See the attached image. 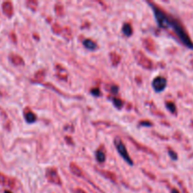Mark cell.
I'll list each match as a JSON object with an SVG mask.
<instances>
[{"instance_id": "obj_1", "label": "cell", "mask_w": 193, "mask_h": 193, "mask_svg": "<svg viewBox=\"0 0 193 193\" xmlns=\"http://www.w3.org/2000/svg\"><path fill=\"white\" fill-rule=\"evenodd\" d=\"M148 4L153 9L155 18L160 29L169 31L175 39L178 40L179 43H181L186 47L193 50V42L190 39V36L188 35L182 22L178 18L162 10L161 7L157 6L154 2L148 1Z\"/></svg>"}, {"instance_id": "obj_2", "label": "cell", "mask_w": 193, "mask_h": 193, "mask_svg": "<svg viewBox=\"0 0 193 193\" xmlns=\"http://www.w3.org/2000/svg\"><path fill=\"white\" fill-rule=\"evenodd\" d=\"M114 145L118 151V153L120 154V155L129 164V165H133V160L131 159L127 150H126V147L124 145V143L123 142L122 139L120 137H116L114 139Z\"/></svg>"}, {"instance_id": "obj_3", "label": "cell", "mask_w": 193, "mask_h": 193, "mask_svg": "<svg viewBox=\"0 0 193 193\" xmlns=\"http://www.w3.org/2000/svg\"><path fill=\"white\" fill-rule=\"evenodd\" d=\"M134 57H135L136 61H137V63H139L141 67H143L144 69L150 70V69L153 68L154 64H153L152 61L150 59H148L141 51L136 50L135 53H134Z\"/></svg>"}, {"instance_id": "obj_4", "label": "cell", "mask_w": 193, "mask_h": 193, "mask_svg": "<svg viewBox=\"0 0 193 193\" xmlns=\"http://www.w3.org/2000/svg\"><path fill=\"white\" fill-rule=\"evenodd\" d=\"M45 176H46L47 180L50 183L56 184V185H61V179L59 176L58 171L55 169V168H49V169H47L46 170V173H45Z\"/></svg>"}, {"instance_id": "obj_5", "label": "cell", "mask_w": 193, "mask_h": 193, "mask_svg": "<svg viewBox=\"0 0 193 193\" xmlns=\"http://www.w3.org/2000/svg\"><path fill=\"white\" fill-rule=\"evenodd\" d=\"M153 88L155 89V92H162L165 88L167 86V80L164 76H156L154 80H153Z\"/></svg>"}, {"instance_id": "obj_6", "label": "cell", "mask_w": 193, "mask_h": 193, "mask_svg": "<svg viewBox=\"0 0 193 193\" xmlns=\"http://www.w3.org/2000/svg\"><path fill=\"white\" fill-rule=\"evenodd\" d=\"M142 43L144 47L149 51V52H155V43L153 39L151 38H144L142 40Z\"/></svg>"}, {"instance_id": "obj_7", "label": "cell", "mask_w": 193, "mask_h": 193, "mask_svg": "<svg viewBox=\"0 0 193 193\" xmlns=\"http://www.w3.org/2000/svg\"><path fill=\"white\" fill-rule=\"evenodd\" d=\"M24 116H25V121H26L27 123H35L36 120H37L36 114H35L34 112H32L30 109H29H29L25 110Z\"/></svg>"}, {"instance_id": "obj_8", "label": "cell", "mask_w": 193, "mask_h": 193, "mask_svg": "<svg viewBox=\"0 0 193 193\" xmlns=\"http://www.w3.org/2000/svg\"><path fill=\"white\" fill-rule=\"evenodd\" d=\"M56 67H57L56 69H57V72H58V74H57L58 77L60 79H62V80H67L68 74H67L66 69L64 67H62L61 65H57Z\"/></svg>"}, {"instance_id": "obj_9", "label": "cell", "mask_w": 193, "mask_h": 193, "mask_svg": "<svg viewBox=\"0 0 193 193\" xmlns=\"http://www.w3.org/2000/svg\"><path fill=\"white\" fill-rule=\"evenodd\" d=\"M130 141L133 142V144H134L137 149H140V150H141V151H143V152H146V153H148V154H151V155H156L155 154V152H153L152 149H149L148 147H146V146H144V145H141L137 141H134V140L132 139V137H130Z\"/></svg>"}, {"instance_id": "obj_10", "label": "cell", "mask_w": 193, "mask_h": 193, "mask_svg": "<svg viewBox=\"0 0 193 193\" xmlns=\"http://www.w3.org/2000/svg\"><path fill=\"white\" fill-rule=\"evenodd\" d=\"M96 171L103 176H105V178L109 179V180H111L112 182H116V175L111 173V172H108V171H104V170H99V169H96Z\"/></svg>"}, {"instance_id": "obj_11", "label": "cell", "mask_w": 193, "mask_h": 193, "mask_svg": "<svg viewBox=\"0 0 193 193\" xmlns=\"http://www.w3.org/2000/svg\"><path fill=\"white\" fill-rule=\"evenodd\" d=\"M70 171L72 172L73 174H74L76 176H79V177L83 176V172H82V170L77 166L75 163H74V162H72L70 164Z\"/></svg>"}, {"instance_id": "obj_12", "label": "cell", "mask_w": 193, "mask_h": 193, "mask_svg": "<svg viewBox=\"0 0 193 193\" xmlns=\"http://www.w3.org/2000/svg\"><path fill=\"white\" fill-rule=\"evenodd\" d=\"M109 58H110V61H111L113 66H117L120 61H121V56L119 54H117L116 52H111L109 54Z\"/></svg>"}, {"instance_id": "obj_13", "label": "cell", "mask_w": 193, "mask_h": 193, "mask_svg": "<svg viewBox=\"0 0 193 193\" xmlns=\"http://www.w3.org/2000/svg\"><path fill=\"white\" fill-rule=\"evenodd\" d=\"M83 44H84V46L87 48V49H89V50H95L96 48H97V44L92 41V40H91V39H85L84 41H83Z\"/></svg>"}, {"instance_id": "obj_14", "label": "cell", "mask_w": 193, "mask_h": 193, "mask_svg": "<svg viewBox=\"0 0 193 193\" xmlns=\"http://www.w3.org/2000/svg\"><path fill=\"white\" fill-rule=\"evenodd\" d=\"M123 33L126 36V37H130L133 34V27L129 23H125L123 25Z\"/></svg>"}, {"instance_id": "obj_15", "label": "cell", "mask_w": 193, "mask_h": 193, "mask_svg": "<svg viewBox=\"0 0 193 193\" xmlns=\"http://www.w3.org/2000/svg\"><path fill=\"white\" fill-rule=\"evenodd\" d=\"M10 60L11 61V62L14 65H22V64H24L23 59L20 56H18V55H15V54L11 55V56H10Z\"/></svg>"}, {"instance_id": "obj_16", "label": "cell", "mask_w": 193, "mask_h": 193, "mask_svg": "<svg viewBox=\"0 0 193 193\" xmlns=\"http://www.w3.org/2000/svg\"><path fill=\"white\" fill-rule=\"evenodd\" d=\"M95 156H96V160H97L99 163H103V162H105V151L102 150V149H99V150L96 151Z\"/></svg>"}, {"instance_id": "obj_17", "label": "cell", "mask_w": 193, "mask_h": 193, "mask_svg": "<svg viewBox=\"0 0 193 193\" xmlns=\"http://www.w3.org/2000/svg\"><path fill=\"white\" fill-rule=\"evenodd\" d=\"M166 107L169 109V111L172 113V114H174L176 115L177 114V109H176V105L172 101H167L166 102Z\"/></svg>"}, {"instance_id": "obj_18", "label": "cell", "mask_w": 193, "mask_h": 193, "mask_svg": "<svg viewBox=\"0 0 193 193\" xmlns=\"http://www.w3.org/2000/svg\"><path fill=\"white\" fill-rule=\"evenodd\" d=\"M3 11H4V12H5L8 16H11L12 11H13L11 3V2H5V3L3 4Z\"/></svg>"}, {"instance_id": "obj_19", "label": "cell", "mask_w": 193, "mask_h": 193, "mask_svg": "<svg viewBox=\"0 0 193 193\" xmlns=\"http://www.w3.org/2000/svg\"><path fill=\"white\" fill-rule=\"evenodd\" d=\"M55 11H56L57 15L59 16H62L64 14V8L61 3L56 4V6H55Z\"/></svg>"}, {"instance_id": "obj_20", "label": "cell", "mask_w": 193, "mask_h": 193, "mask_svg": "<svg viewBox=\"0 0 193 193\" xmlns=\"http://www.w3.org/2000/svg\"><path fill=\"white\" fill-rule=\"evenodd\" d=\"M44 71L43 70H40L38 71L36 74H35V79L37 80V82H43V78H44Z\"/></svg>"}, {"instance_id": "obj_21", "label": "cell", "mask_w": 193, "mask_h": 193, "mask_svg": "<svg viewBox=\"0 0 193 193\" xmlns=\"http://www.w3.org/2000/svg\"><path fill=\"white\" fill-rule=\"evenodd\" d=\"M52 31L55 33V34H60L62 32V29H61V26L57 24V23H55L52 25Z\"/></svg>"}, {"instance_id": "obj_22", "label": "cell", "mask_w": 193, "mask_h": 193, "mask_svg": "<svg viewBox=\"0 0 193 193\" xmlns=\"http://www.w3.org/2000/svg\"><path fill=\"white\" fill-rule=\"evenodd\" d=\"M112 102H113L115 107H117L118 109H121L123 105V102L120 98H112Z\"/></svg>"}, {"instance_id": "obj_23", "label": "cell", "mask_w": 193, "mask_h": 193, "mask_svg": "<svg viewBox=\"0 0 193 193\" xmlns=\"http://www.w3.org/2000/svg\"><path fill=\"white\" fill-rule=\"evenodd\" d=\"M63 36L67 39H70L72 37V31H71V29L70 27H64V29H62V32Z\"/></svg>"}, {"instance_id": "obj_24", "label": "cell", "mask_w": 193, "mask_h": 193, "mask_svg": "<svg viewBox=\"0 0 193 193\" xmlns=\"http://www.w3.org/2000/svg\"><path fill=\"white\" fill-rule=\"evenodd\" d=\"M168 153H169V155H170V156L172 157V159H173V160H177L178 159V155H177V154L172 149V148H170V147H168Z\"/></svg>"}, {"instance_id": "obj_25", "label": "cell", "mask_w": 193, "mask_h": 193, "mask_svg": "<svg viewBox=\"0 0 193 193\" xmlns=\"http://www.w3.org/2000/svg\"><path fill=\"white\" fill-rule=\"evenodd\" d=\"M27 5H29V7L31 10L36 11L37 10V7H38V2L37 1H29V2H27Z\"/></svg>"}, {"instance_id": "obj_26", "label": "cell", "mask_w": 193, "mask_h": 193, "mask_svg": "<svg viewBox=\"0 0 193 193\" xmlns=\"http://www.w3.org/2000/svg\"><path fill=\"white\" fill-rule=\"evenodd\" d=\"M118 91H119L118 86H116V85H110V86H109L108 92H112V93L116 94V93H118Z\"/></svg>"}, {"instance_id": "obj_27", "label": "cell", "mask_w": 193, "mask_h": 193, "mask_svg": "<svg viewBox=\"0 0 193 193\" xmlns=\"http://www.w3.org/2000/svg\"><path fill=\"white\" fill-rule=\"evenodd\" d=\"M91 93L94 96H100L101 95V92L98 88H93L91 90Z\"/></svg>"}, {"instance_id": "obj_28", "label": "cell", "mask_w": 193, "mask_h": 193, "mask_svg": "<svg viewBox=\"0 0 193 193\" xmlns=\"http://www.w3.org/2000/svg\"><path fill=\"white\" fill-rule=\"evenodd\" d=\"M140 125H145V126H152L153 123H151L150 121L144 120V121H141L140 122Z\"/></svg>"}, {"instance_id": "obj_29", "label": "cell", "mask_w": 193, "mask_h": 193, "mask_svg": "<svg viewBox=\"0 0 193 193\" xmlns=\"http://www.w3.org/2000/svg\"><path fill=\"white\" fill-rule=\"evenodd\" d=\"M65 141L68 142V144H70V145H73L74 144V141H72V139H71V137H69V136H66L65 137Z\"/></svg>"}, {"instance_id": "obj_30", "label": "cell", "mask_w": 193, "mask_h": 193, "mask_svg": "<svg viewBox=\"0 0 193 193\" xmlns=\"http://www.w3.org/2000/svg\"><path fill=\"white\" fill-rule=\"evenodd\" d=\"M74 193H86L83 189H81V188H76Z\"/></svg>"}, {"instance_id": "obj_31", "label": "cell", "mask_w": 193, "mask_h": 193, "mask_svg": "<svg viewBox=\"0 0 193 193\" xmlns=\"http://www.w3.org/2000/svg\"><path fill=\"white\" fill-rule=\"evenodd\" d=\"M171 193H180V192H179V190H177L176 188H173V189L171 190Z\"/></svg>"}, {"instance_id": "obj_32", "label": "cell", "mask_w": 193, "mask_h": 193, "mask_svg": "<svg viewBox=\"0 0 193 193\" xmlns=\"http://www.w3.org/2000/svg\"><path fill=\"white\" fill-rule=\"evenodd\" d=\"M4 193H11V191H9V190H5V192Z\"/></svg>"}]
</instances>
